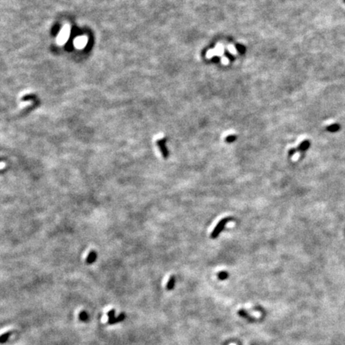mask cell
I'll use <instances>...</instances> for the list:
<instances>
[{
	"instance_id": "1",
	"label": "cell",
	"mask_w": 345,
	"mask_h": 345,
	"mask_svg": "<svg viewBox=\"0 0 345 345\" xmlns=\"http://www.w3.org/2000/svg\"><path fill=\"white\" fill-rule=\"evenodd\" d=\"M232 220H233V218L232 217H225V218H223L222 220H221V221L218 222L217 225H216V227L214 228V229L213 230L212 233H211V235H210V237H211L212 239H216V238L220 235V233H221L222 230L224 229V228L225 227V225L228 224V222L232 221Z\"/></svg>"
},
{
	"instance_id": "2",
	"label": "cell",
	"mask_w": 345,
	"mask_h": 345,
	"mask_svg": "<svg viewBox=\"0 0 345 345\" xmlns=\"http://www.w3.org/2000/svg\"><path fill=\"white\" fill-rule=\"evenodd\" d=\"M157 145L159 146V149H161L163 157H165V158H167L168 156H169V151H168L167 148L165 147V141L164 140H158L157 141Z\"/></svg>"
},
{
	"instance_id": "3",
	"label": "cell",
	"mask_w": 345,
	"mask_h": 345,
	"mask_svg": "<svg viewBox=\"0 0 345 345\" xmlns=\"http://www.w3.org/2000/svg\"><path fill=\"white\" fill-rule=\"evenodd\" d=\"M125 318H126V315H125L124 312H122V313L120 314L118 317L116 318L114 317V318H111V319H109L107 323L108 324H114V323H119V322L121 321H123V320H125Z\"/></svg>"
},
{
	"instance_id": "4",
	"label": "cell",
	"mask_w": 345,
	"mask_h": 345,
	"mask_svg": "<svg viewBox=\"0 0 345 345\" xmlns=\"http://www.w3.org/2000/svg\"><path fill=\"white\" fill-rule=\"evenodd\" d=\"M310 146V141H308V140H304L303 142H301V143L299 145L298 148H297V151H300V152H304V151H306L307 149L309 148Z\"/></svg>"
},
{
	"instance_id": "5",
	"label": "cell",
	"mask_w": 345,
	"mask_h": 345,
	"mask_svg": "<svg viewBox=\"0 0 345 345\" xmlns=\"http://www.w3.org/2000/svg\"><path fill=\"white\" fill-rule=\"evenodd\" d=\"M97 259V253L94 251H91L89 253L88 256L86 257V261L87 264H92L94 263V261Z\"/></svg>"
},
{
	"instance_id": "6",
	"label": "cell",
	"mask_w": 345,
	"mask_h": 345,
	"mask_svg": "<svg viewBox=\"0 0 345 345\" xmlns=\"http://www.w3.org/2000/svg\"><path fill=\"white\" fill-rule=\"evenodd\" d=\"M68 34H69L68 28H65L63 31L61 32V34H60V37H59V42H60V43H63V42L66 41V40H67V36H68Z\"/></svg>"
},
{
	"instance_id": "7",
	"label": "cell",
	"mask_w": 345,
	"mask_h": 345,
	"mask_svg": "<svg viewBox=\"0 0 345 345\" xmlns=\"http://www.w3.org/2000/svg\"><path fill=\"white\" fill-rule=\"evenodd\" d=\"M175 281H176L175 277L172 276V277L169 278V281H168V283H167V284H166V289H167V290H172V288H173V287H174V285H175Z\"/></svg>"
},
{
	"instance_id": "8",
	"label": "cell",
	"mask_w": 345,
	"mask_h": 345,
	"mask_svg": "<svg viewBox=\"0 0 345 345\" xmlns=\"http://www.w3.org/2000/svg\"><path fill=\"white\" fill-rule=\"evenodd\" d=\"M339 125H338V124H332V125H331V126H327V131L329 132H331V133H335V132H337L338 130L339 129Z\"/></svg>"
},
{
	"instance_id": "9",
	"label": "cell",
	"mask_w": 345,
	"mask_h": 345,
	"mask_svg": "<svg viewBox=\"0 0 345 345\" xmlns=\"http://www.w3.org/2000/svg\"><path fill=\"white\" fill-rule=\"evenodd\" d=\"M10 331H7V332H6V333L2 334V335H1V338H0V342H1V343H6V341L8 340V339H9V337H10Z\"/></svg>"
},
{
	"instance_id": "10",
	"label": "cell",
	"mask_w": 345,
	"mask_h": 345,
	"mask_svg": "<svg viewBox=\"0 0 345 345\" xmlns=\"http://www.w3.org/2000/svg\"><path fill=\"white\" fill-rule=\"evenodd\" d=\"M79 319L82 320V321H87V320H88V318H89V316H88V314H87V312H86V311H82V312L79 313Z\"/></svg>"
},
{
	"instance_id": "11",
	"label": "cell",
	"mask_w": 345,
	"mask_h": 345,
	"mask_svg": "<svg viewBox=\"0 0 345 345\" xmlns=\"http://www.w3.org/2000/svg\"><path fill=\"white\" fill-rule=\"evenodd\" d=\"M236 48H237V50L238 51V52H239L240 54H241V55L245 54V51H246V48H245V46L241 45V44H237V45L236 46Z\"/></svg>"
},
{
	"instance_id": "12",
	"label": "cell",
	"mask_w": 345,
	"mask_h": 345,
	"mask_svg": "<svg viewBox=\"0 0 345 345\" xmlns=\"http://www.w3.org/2000/svg\"><path fill=\"white\" fill-rule=\"evenodd\" d=\"M236 139H237V136L236 135H229L226 137L225 141H227L228 143H232V142L235 141Z\"/></svg>"
},
{
	"instance_id": "13",
	"label": "cell",
	"mask_w": 345,
	"mask_h": 345,
	"mask_svg": "<svg viewBox=\"0 0 345 345\" xmlns=\"http://www.w3.org/2000/svg\"><path fill=\"white\" fill-rule=\"evenodd\" d=\"M228 277H229V274L226 272H221L218 273V277L220 280H225L228 278Z\"/></svg>"
},
{
	"instance_id": "14",
	"label": "cell",
	"mask_w": 345,
	"mask_h": 345,
	"mask_svg": "<svg viewBox=\"0 0 345 345\" xmlns=\"http://www.w3.org/2000/svg\"><path fill=\"white\" fill-rule=\"evenodd\" d=\"M114 314H115V310L111 309L110 310L109 312H107L106 315H107V316L109 317V319H111V318L114 317Z\"/></svg>"
},
{
	"instance_id": "15",
	"label": "cell",
	"mask_w": 345,
	"mask_h": 345,
	"mask_svg": "<svg viewBox=\"0 0 345 345\" xmlns=\"http://www.w3.org/2000/svg\"><path fill=\"white\" fill-rule=\"evenodd\" d=\"M84 41H83V38H79V39H78L76 41V45H81L83 46L84 45Z\"/></svg>"
},
{
	"instance_id": "16",
	"label": "cell",
	"mask_w": 345,
	"mask_h": 345,
	"mask_svg": "<svg viewBox=\"0 0 345 345\" xmlns=\"http://www.w3.org/2000/svg\"><path fill=\"white\" fill-rule=\"evenodd\" d=\"M225 56L228 58V59H229V60H231V61H233V60H234V56L233 55H231V54H229V52H227L226 51L225 52Z\"/></svg>"
},
{
	"instance_id": "17",
	"label": "cell",
	"mask_w": 345,
	"mask_h": 345,
	"mask_svg": "<svg viewBox=\"0 0 345 345\" xmlns=\"http://www.w3.org/2000/svg\"><path fill=\"white\" fill-rule=\"evenodd\" d=\"M296 151H297V149H289V151H288V155H289V156L291 157V156H292V155L295 154V153H296Z\"/></svg>"
},
{
	"instance_id": "18",
	"label": "cell",
	"mask_w": 345,
	"mask_h": 345,
	"mask_svg": "<svg viewBox=\"0 0 345 345\" xmlns=\"http://www.w3.org/2000/svg\"><path fill=\"white\" fill-rule=\"evenodd\" d=\"M220 61V59L219 57H217V56H215V57H213V59H212V62L213 63H217V62Z\"/></svg>"
},
{
	"instance_id": "19",
	"label": "cell",
	"mask_w": 345,
	"mask_h": 345,
	"mask_svg": "<svg viewBox=\"0 0 345 345\" xmlns=\"http://www.w3.org/2000/svg\"><path fill=\"white\" fill-rule=\"evenodd\" d=\"M343 2H345V0H343Z\"/></svg>"
}]
</instances>
